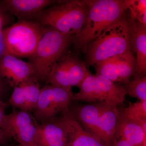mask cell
<instances>
[{"label": "cell", "instance_id": "1", "mask_svg": "<svg viewBox=\"0 0 146 146\" xmlns=\"http://www.w3.org/2000/svg\"><path fill=\"white\" fill-rule=\"evenodd\" d=\"M134 30V21L125 14L84 48L87 65H96L116 56L133 53Z\"/></svg>", "mask_w": 146, "mask_h": 146}, {"label": "cell", "instance_id": "2", "mask_svg": "<svg viewBox=\"0 0 146 146\" xmlns=\"http://www.w3.org/2000/svg\"><path fill=\"white\" fill-rule=\"evenodd\" d=\"M86 2L89 7L87 20L74 41L78 49H83L97 39L128 9V0H86Z\"/></svg>", "mask_w": 146, "mask_h": 146}, {"label": "cell", "instance_id": "3", "mask_svg": "<svg viewBox=\"0 0 146 146\" xmlns=\"http://www.w3.org/2000/svg\"><path fill=\"white\" fill-rule=\"evenodd\" d=\"M88 12L86 0L63 1L45 9L35 18L44 27L52 28L75 37L84 26Z\"/></svg>", "mask_w": 146, "mask_h": 146}, {"label": "cell", "instance_id": "4", "mask_svg": "<svg viewBox=\"0 0 146 146\" xmlns=\"http://www.w3.org/2000/svg\"><path fill=\"white\" fill-rule=\"evenodd\" d=\"M30 62L38 81L48 82L52 69L66 52L75 37L50 27H45Z\"/></svg>", "mask_w": 146, "mask_h": 146}, {"label": "cell", "instance_id": "5", "mask_svg": "<svg viewBox=\"0 0 146 146\" xmlns=\"http://www.w3.org/2000/svg\"><path fill=\"white\" fill-rule=\"evenodd\" d=\"M44 31V27L38 22L21 20L3 30L1 52L19 58H31L35 54Z\"/></svg>", "mask_w": 146, "mask_h": 146}, {"label": "cell", "instance_id": "6", "mask_svg": "<svg viewBox=\"0 0 146 146\" xmlns=\"http://www.w3.org/2000/svg\"><path fill=\"white\" fill-rule=\"evenodd\" d=\"M71 90L46 84L40 89L35 115L42 123L48 122L69 109L72 101Z\"/></svg>", "mask_w": 146, "mask_h": 146}, {"label": "cell", "instance_id": "7", "mask_svg": "<svg viewBox=\"0 0 146 146\" xmlns=\"http://www.w3.org/2000/svg\"><path fill=\"white\" fill-rule=\"evenodd\" d=\"M136 59L133 53H129L116 56L96 65L97 75L104 76L113 82L126 84L130 82L134 75Z\"/></svg>", "mask_w": 146, "mask_h": 146}, {"label": "cell", "instance_id": "8", "mask_svg": "<svg viewBox=\"0 0 146 146\" xmlns=\"http://www.w3.org/2000/svg\"><path fill=\"white\" fill-rule=\"evenodd\" d=\"M9 132L19 144L24 146H39L36 142V121L30 113L13 110L7 115Z\"/></svg>", "mask_w": 146, "mask_h": 146}, {"label": "cell", "instance_id": "9", "mask_svg": "<svg viewBox=\"0 0 146 146\" xmlns=\"http://www.w3.org/2000/svg\"><path fill=\"white\" fill-rule=\"evenodd\" d=\"M0 75L13 88L34 76L30 62L4 52L0 54Z\"/></svg>", "mask_w": 146, "mask_h": 146}, {"label": "cell", "instance_id": "10", "mask_svg": "<svg viewBox=\"0 0 146 146\" xmlns=\"http://www.w3.org/2000/svg\"><path fill=\"white\" fill-rule=\"evenodd\" d=\"M54 119L65 131L69 146H107L98 137L86 130L69 110Z\"/></svg>", "mask_w": 146, "mask_h": 146}, {"label": "cell", "instance_id": "11", "mask_svg": "<svg viewBox=\"0 0 146 146\" xmlns=\"http://www.w3.org/2000/svg\"><path fill=\"white\" fill-rule=\"evenodd\" d=\"M13 88L8 104L19 110L34 112L41 89L37 79L33 77Z\"/></svg>", "mask_w": 146, "mask_h": 146}, {"label": "cell", "instance_id": "12", "mask_svg": "<svg viewBox=\"0 0 146 146\" xmlns=\"http://www.w3.org/2000/svg\"><path fill=\"white\" fill-rule=\"evenodd\" d=\"M60 1L52 0H5L2 4L6 10L21 20L35 18L41 11Z\"/></svg>", "mask_w": 146, "mask_h": 146}, {"label": "cell", "instance_id": "13", "mask_svg": "<svg viewBox=\"0 0 146 146\" xmlns=\"http://www.w3.org/2000/svg\"><path fill=\"white\" fill-rule=\"evenodd\" d=\"M111 106L105 102L78 104L69 107V111L86 130L97 136L100 117L105 110Z\"/></svg>", "mask_w": 146, "mask_h": 146}, {"label": "cell", "instance_id": "14", "mask_svg": "<svg viewBox=\"0 0 146 146\" xmlns=\"http://www.w3.org/2000/svg\"><path fill=\"white\" fill-rule=\"evenodd\" d=\"M36 142L39 146H69L65 131L56 120L36 123Z\"/></svg>", "mask_w": 146, "mask_h": 146}, {"label": "cell", "instance_id": "15", "mask_svg": "<svg viewBox=\"0 0 146 146\" xmlns=\"http://www.w3.org/2000/svg\"><path fill=\"white\" fill-rule=\"evenodd\" d=\"M119 118L117 107L111 106L104 110L97 126V136L107 146H114Z\"/></svg>", "mask_w": 146, "mask_h": 146}, {"label": "cell", "instance_id": "16", "mask_svg": "<svg viewBox=\"0 0 146 146\" xmlns=\"http://www.w3.org/2000/svg\"><path fill=\"white\" fill-rule=\"evenodd\" d=\"M119 137L123 138L133 146H141L146 141V125L142 126L138 123L121 117L119 114L115 139Z\"/></svg>", "mask_w": 146, "mask_h": 146}, {"label": "cell", "instance_id": "17", "mask_svg": "<svg viewBox=\"0 0 146 146\" xmlns=\"http://www.w3.org/2000/svg\"><path fill=\"white\" fill-rule=\"evenodd\" d=\"M95 76L103 102L116 107L122 104L127 95L124 87L116 84L104 76Z\"/></svg>", "mask_w": 146, "mask_h": 146}, {"label": "cell", "instance_id": "18", "mask_svg": "<svg viewBox=\"0 0 146 146\" xmlns=\"http://www.w3.org/2000/svg\"><path fill=\"white\" fill-rule=\"evenodd\" d=\"M133 21L135 24L134 48L136 54V69L133 76L136 79L146 76V25Z\"/></svg>", "mask_w": 146, "mask_h": 146}, {"label": "cell", "instance_id": "19", "mask_svg": "<svg viewBox=\"0 0 146 146\" xmlns=\"http://www.w3.org/2000/svg\"><path fill=\"white\" fill-rule=\"evenodd\" d=\"M79 88V92L73 94V101L84 102L89 104L103 102L95 75L90 73L82 82Z\"/></svg>", "mask_w": 146, "mask_h": 146}, {"label": "cell", "instance_id": "20", "mask_svg": "<svg viewBox=\"0 0 146 146\" xmlns=\"http://www.w3.org/2000/svg\"><path fill=\"white\" fill-rule=\"evenodd\" d=\"M48 82L52 86L72 91L70 72L66 57L53 66Z\"/></svg>", "mask_w": 146, "mask_h": 146}, {"label": "cell", "instance_id": "21", "mask_svg": "<svg viewBox=\"0 0 146 146\" xmlns=\"http://www.w3.org/2000/svg\"><path fill=\"white\" fill-rule=\"evenodd\" d=\"M121 117L141 125H146V101H139L132 104L122 110H119Z\"/></svg>", "mask_w": 146, "mask_h": 146}, {"label": "cell", "instance_id": "22", "mask_svg": "<svg viewBox=\"0 0 146 146\" xmlns=\"http://www.w3.org/2000/svg\"><path fill=\"white\" fill-rule=\"evenodd\" d=\"M67 58L70 74L71 86L72 87H79L90 73L85 64L78 58L71 55H68Z\"/></svg>", "mask_w": 146, "mask_h": 146}, {"label": "cell", "instance_id": "23", "mask_svg": "<svg viewBox=\"0 0 146 146\" xmlns=\"http://www.w3.org/2000/svg\"><path fill=\"white\" fill-rule=\"evenodd\" d=\"M124 87L127 95L136 98L139 101H146V76L130 81Z\"/></svg>", "mask_w": 146, "mask_h": 146}, {"label": "cell", "instance_id": "24", "mask_svg": "<svg viewBox=\"0 0 146 146\" xmlns=\"http://www.w3.org/2000/svg\"><path fill=\"white\" fill-rule=\"evenodd\" d=\"M128 5L130 18L146 25V0H128Z\"/></svg>", "mask_w": 146, "mask_h": 146}, {"label": "cell", "instance_id": "25", "mask_svg": "<svg viewBox=\"0 0 146 146\" xmlns=\"http://www.w3.org/2000/svg\"><path fill=\"white\" fill-rule=\"evenodd\" d=\"M8 105V102L0 100V128L9 133V128L7 118V115L5 113L6 108Z\"/></svg>", "mask_w": 146, "mask_h": 146}, {"label": "cell", "instance_id": "26", "mask_svg": "<svg viewBox=\"0 0 146 146\" xmlns=\"http://www.w3.org/2000/svg\"><path fill=\"white\" fill-rule=\"evenodd\" d=\"M9 87L10 86L4 80L0 75V100L5 102L4 99L8 93Z\"/></svg>", "mask_w": 146, "mask_h": 146}, {"label": "cell", "instance_id": "27", "mask_svg": "<svg viewBox=\"0 0 146 146\" xmlns=\"http://www.w3.org/2000/svg\"><path fill=\"white\" fill-rule=\"evenodd\" d=\"M6 10L4 8L2 4H0V42L1 43V35L4 26L6 23L7 17L6 14L5 12Z\"/></svg>", "mask_w": 146, "mask_h": 146}, {"label": "cell", "instance_id": "28", "mask_svg": "<svg viewBox=\"0 0 146 146\" xmlns=\"http://www.w3.org/2000/svg\"><path fill=\"white\" fill-rule=\"evenodd\" d=\"M12 138L10 134L0 128V146L4 145Z\"/></svg>", "mask_w": 146, "mask_h": 146}, {"label": "cell", "instance_id": "29", "mask_svg": "<svg viewBox=\"0 0 146 146\" xmlns=\"http://www.w3.org/2000/svg\"><path fill=\"white\" fill-rule=\"evenodd\" d=\"M114 146H133L123 138L119 137L115 139Z\"/></svg>", "mask_w": 146, "mask_h": 146}, {"label": "cell", "instance_id": "30", "mask_svg": "<svg viewBox=\"0 0 146 146\" xmlns=\"http://www.w3.org/2000/svg\"><path fill=\"white\" fill-rule=\"evenodd\" d=\"M15 146H24L23 145H20V144H19V145H17Z\"/></svg>", "mask_w": 146, "mask_h": 146}]
</instances>
